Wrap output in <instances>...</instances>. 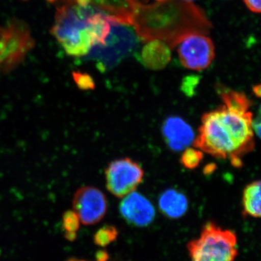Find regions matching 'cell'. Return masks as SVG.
Here are the masks:
<instances>
[{
  "label": "cell",
  "mask_w": 261,
  "mask_h": 261,
  "mask_svg": "<svg viewBox=\"0 0 261 261\" xmlns=\"http://www.w3.org/2000/svg\"><path fill=\"white\" fill-rule=\"evenodd\" d=\"M219 93L226 107L238 111H250L252 102L243 92L220 87Z\"/></svg>",
  "instance_id": "2e32d148"
},
{
  "label": "cell",
  "mask_w": 261,
  "mask_h": 261,
  "mask_svg": "<svg viewBox=\"0 0 261 261\" xmlns=\"http://www.w3.org/2000/svg\"><path fill=\"white\" fill-rule=\"evenodd\" d=\"M252 92L255 94L257 97L260 98L261 95V86L260 84H257L252 87Z\"/></svg>",
  "instance_id": "d4e9b609"
},
{
  "label": "cell",
  "mask_w": 261,
  "mask_h": 261,
  "mask_svg": "<svg viewBox=\"0 0 261 261\" xmlns=\"http://www.w3.org/2000/svg\"><path fill=\"white\" fill-rule=\"evenodd\" d=\"M73 5L58 8L51 34L70 56H86L94 47L86 20L75 13Z\"/></svg>",
  "instance_id": "277c9868"
},
{
  "label": "cell",
  "mask_w": 261,
  "mask_h": 261,
  "mask_svg": "<svg viewBox=\"0 0 261 261\" xmlns=\"http://www.w3.org/2000/svg\"><path fill=\"white\" fill-rule=\"evenodd\" d=\"M147 42L141 55L143 64L149 69L154 70L166 68L171 61V48L163 41L152 40Z\"/></svg>",
  "instance_id": "7c38bea8"
},
{
  "label": "cell",
  "mask_w": 261,
  "mask_h": 261,
  "mask_svg": "<svg viewBox=\"0 0 261 261\" xmlns=\"http://www.w3.org/2000/svg\"><path fill=\"white\" fill-rule=\"evenodd\" d=\"M142 40L163 41L170 48L190 34H207L212 24L205 12L192 2L167 0L145 5L137 0L133 24Z\"/></svg>",
  "instance_id": "6da1fadb"
},
{
  "label": "cell",
  "mask_w": 261,
  "mask_h": 261,
  "mask_svg": "<svg viewBox=\"0 0 261 261\" xmlns=\"http://www.w3.org/2000/svg\"><path fill=\"white\" fill-rule=\"evenodd\" d=\"M137 0H92L91 5L106 15L110 23L132 25Z\"/></svg>",
  "instance_id": "8fae6325"
},
{
  "label": "cell",
  "mask_w": 261,
  "mask_h": 261,
  "mask_svg": "<svg viewBox=\"0 0 261 261\" xmlns=\"http://www.w3.org/2000/svg\"><path fill=\"white\" fill-rule=\"evenodd\" d=\"M75 4L78 6L82 7V8H86L91 5L92 0H74Z\"/></svg>",
  "instance_id": "cb8c5ba5"
},
{
  "label": "cell",
  "mask_w": 261,
  "mask_h": 261,
  "mask_svg": "<svg viewBox=\"0 0 261 261\" xmlns=\"http://www.w3.org/2000/svg\"><path fill=\"white\" fill-rule=\"evenodd\" d=\"M251 111H238L226 106L205 113L201 119L194 147L216 159H228L241 168L242 157L255 147Z\"/></svg>",
  "instance_id": "7a4b0ae2"
},
{
  "label": "cell",
  "mask_w": 261,
  "mask_h": 261,
  "mask_svg": "<svg viewBox=\"0 0 261 261\" xmlns=\"http://www.w3.org/2000/svg\"><path fill=\"white\" fill-rule=\"evenodd\" d=\"M244 2L247 8L252 13H260L261 0H244Z\"/></svg>",
  "instance_id": "7402d4cb"
},
{
  "label": "cell",
  "mask_w": 261,
  "mask_h": 261,
  "mask_svg": "<svg viewBox=\"0 0 261 261\" xmlns=\"http://www.w3.org/2000/svg\"><path fill=\"white\" fill-rule=\"evenodd\" d=\"M187 247L191 261H234L238 255V237L234 231L210 221Z\"/></svg>",
  "instance_id": "3957f363"
},
{
  "label": "cell",
  "mask_w": 261,
  "mask_h": 261,
  "mask_svg": "<svg viewBox=\"0 0 261 261\" xmlns=\"http://www.w3.org/2000/svg\"><path fill=\"white\" fill-rule=\"evenodd\" d=\"M118 236V231L116 226L106 224L96 231L93 237L94 243L97 246L107 247L116 241Z\"/></svg>",
  "instance_id": "ac0fdd59"
},
{
  "label": "cell",
  "mask_w": 261,
  "mask_h": 261,
  "mask_svg": "<svg viewBox=\"0 0 261 261\" xmlns=\"http://www.w3.org/2000/svg\"><path fill=\"white\" fill-rule=\"evenodd\" d=\"M159 205L160 211L168 219H178L188 210V199L181 192L168 189L160 196Z\"/></svg>",
  "instance_id": "4fadbf2b"
},
{
  "label": "cell",
  "mask_w": 261,
  "mask_h": 261,
  "mask_svg": "<svg viewBox=\"0 0 261 261\" xmlns=\"http://www.w3.org/2000/svg\"><path fill=\"white\" fill-rule=\"evenodd\" d=\"M200 82V77L198 75H189L182 81L181 90L187 97H193L196 93V89Z\"/></svg>",
  "instance_id": "44dd1931"
},
{
  "label": "cell",
  "mask_w": 261,
  "mask_h": 261,
  "mask_svg": "<svg viewBox=\"0 0 261 261\" xmlns=\"http://www.w3.org/2000/svg\"><path fill=\"white\" fill-rule=\"evenodd\" d=\"M72 203L73 211L85 226L97 224L107 214V198L97 187H81L73 195Z\"/></svg>",
  "instance_id": "ba28073f"
},
{
  "label": "cell",
  "mask_w": 261,
  "mask_h": 261,
  "mask_svg": "<svg viewBox=\"0 0 261 261\" xmlns=\"http://www.w3.org/2000/svg\"><path fill=\"white\" fill-rule=\"evenodd\" d=\"M34 45L35 42L29 25L18 19L10 20L4 29L0 70L4 73L14 70L23 62Z\"/></svg>",
  "instance_id": "5b68a950"
},
{
  "label": "cell",
  "mask_w": 261,
  "mask_h": 261,
  "mask_svg": "<svg viewBox=\"0 0 261 261\" xmlns=\"http://www.w3.org/2000/svg\"><path fill=\"white\" fill-rule=\"evenodd\" d=\"M46 1L48 2V3H51V4H53V3H56L58 0H46Z\"/></svg>",
  "instance_id": "83f0119b"
},
{
  "label": "cell",
  "mask_w": 261,
  "mask_h": 261,
  "mask_svg": "<svg viewBox=\"0 0 261 261\" xmlns=\"http://www.w3.org/2000/svg\"><path fill=\"white\" fill-rule=\"evenodd\" d=\"M162 133L166 144L173 151L186 149L195 140L192 127L178 116L169 117L163 122Z\"/></svg>",
  "instance_id": "30bf717a"
},
{
  "label": "cell",
  "mask_w": 261,
  "mask_h": 261,
  "mask_svg": "<svg viewBox=\"0 0 261 261\" xmlns=\"http://www.w3.org/2000/svg\"><path fill=\"white\" fill-rule=\"evenodd\" d=\"M94 46L105 47L111 31V23L100 12H94L86 20Z\"/></svg>",
  "instance_id": "5bb4252c"
},
{
  "label": "cell",
  "mask_w": 261,
  "mask_h": 261,
  "mask_svg": "<svg viewBox=\"0 0 261 261\" xmlns=\"http://www.w3.org/2000/svg\"><path fill=\"white\" fill-rule=\"evenodd\" d=\"M203 159V152L197 148L187 147L181 154L180 162L187 169H195L200 166Z\"/></svg>",
  "instance_id": "d6986e66"
},
{
  "label": "cell",
  "mask_w": 261,
  "mask_h": 261,
  "mask_svg": "<svg viewBox=\"0 0 261 261\" xmlns=\"http://www.w3.org/2000/svg\"><path fill=\"white\" fill-rule=\"evenodd\" d=\"M24 1H27V0H24Z\"/></svg>",
  "instance_id": "1f68e13d"
},
{
  "label": "cell",
  "mask_w": 261,
  "mask_h": 261,
  "mask_svg": "<svg viewBox=\"0 0 261 261\" xmlns=\"http://www.w3.org/2000/svg\"><path fill=\"white\" fill-rule=\"evenodd\" d=\"M260 180L254 181L244 189L243 216L244 218H260L261 214Z\"/></svg>",
  "instance_id": "9a60e30c"
},
{
  "label": "cell",
  "mask_w": 261,
  "mask_h": 261,
  "mask_svg": "<svg viewBox=\"0 0 261 261\" xmlns=\"http://www.w3.org/2000/svg\"><path fill=\"white\" fill-rule=\"evenodd\" d=\"M178 46L180 61L187 69L198 71L205 70L210 66L216 56L214 42L205 34H190Z\"/></svg>",
  "instance_id": "52a82bcc"
},
{
  "label": "cell",
  "mask_w": 261,
  "mask_h": 261,
  "mask_svg": "<svg viewBox=\"0 0 261 261\" xmlns=\"http://www.w3.org/2000/svg\"><path fill=\"white\" fill-rule=\"evenodd\" d=\"M158 3H163V2L167 1V0H155Z\"/></svg>",
  "instance_id": "f1b7e54d"
},
{
  "label": "cell",
  "mask_w": 261,
  "mask_h": 261,
  "mask_svg": "<svg viewBox=\"0 0 261 261\" xmlns=\"http://www.w3.org/2000/svg\"><path fill=\"white\" fill-rule=\"evenodd\" d=\"M184 1H189V2H191V1H192V0H184Z\"/></svg>",
  "instance_id": "4dcf8cb0"
},
{
  "label": "cell",
  "mask_w": 261,
  "mask_h": 261,
  "mask_svg": "<svg viewBox=\"0 0 261 261\" xmlns=\"http://www.w3.org/2000/svg\"><path fill=\"white\" fill-rule=\"evenodd\" d=\"M80 219L74 211H65L62 216V226L64 231V237L70 242L75 241L77 231L80 227Z\"/></svg>",
  "instance_id": "e0dca14e"
},
{
  "label": "cell",
  "mask_w": 261,
  "mask_h": 261,
  "mask_svg": "<svg viewBox=\"0 0 261 261\" xmlns=\"http://www.w3.org/2000/svg\"><path fill=\"white\" fill-rule=\"evenodd\" d=\"M3 34H4V29L0 27V57H1L2 51H3Z\"/></svg>",
  "instance_id": "484cf974"
},
{
  "label": "cell",
  "mask_w": 261,
  "mask_h": 261,
  "mask_svg": "<svg viewBox=\"0 0 261 261\" xmlns=\"http://www.w3.org/2000/svg\"><path fill=\"white\" fill-rule=\"evenodd\" d=\"M105 174L108 191L118 198H123L137 190L143 181L145 171L139 163L125 158L110 163Z\"/></svg>",
  "instance_id": "8992f818"
},
{
  "label": "cell",
  "mask_w": 261,
  "mask_h": 261,
  "mask_svg": "<svg viewBox=\"0 0 261 261\" xmlns=\"http://www.w3.org/2000/svg\"><path fill=\"white\" fill-rule=\"evenodd\" d=\"M95 258L97 261H108L109 260L110 255L106 250H98L95 254Z\"/></svg>",
  "instance_id": "603a6c76"
},
{
  "label": "cell",
  "mask_w": 261,
  "mask_h": 261,
  "mask_svg": "<svg viewBox=\"0 0 261 261\" xmlns=\"http://www.w3.org/2000/svg\"><path fill=\"white\" fill-rule=\"evenodd\" d=\"M215 165H208V166H206L205 168V171H207V172H205V173H210L211 171H214L215 169Z\"/></svg>",
  "instance_id": "4316f807"
},
{
  "label": "cell",
  "mask_w": 261,
  "mask_h": 261,
  "mask_svg": "<svg viewBox=\"0 0 261 261\" xmlns=\"http://www.w3.org/2000/svg\"><path fill=\"white\" fill-rule=\"evenodd\" d=\"M72 77L75 85L80 90H94L96 88L95 82L89 73L74 70L72 72Z\"/></svg>",
  "instance_id": "ffe728a7"
},
{
  "label": "cell",
  "mask_w": 261,
  "mask_h": 261,
  "mask_svg": "<svg viewBox=\"0 0 261 261\" xmlns=\"http://www.w3.org/2000/svg\"><path fill=\"white\" fill-rule=\"evenodd\" d=\"M68 261H84V260H76V259H70V260H69Z\"/></svg>",
  "instance_id": "f546056e"
},
{
  "label": "cell",
  "mask_w": 261,
  "mask_h": 261,
  "mask_svg": "<svg viewBox=\"0 0 261 261\" xmlns=\"http://www.w3.org/2000/svg\"><path fill=\"white\" fill-rule=\"evenodd\" d=\"M123 219L137 227H146L153 222L155 209L152 202L143 195L136 191L123 197L119 205Z\"/></svg>",
  "instance_id": "9c48e42d"
}]
</instances>
